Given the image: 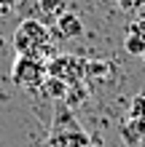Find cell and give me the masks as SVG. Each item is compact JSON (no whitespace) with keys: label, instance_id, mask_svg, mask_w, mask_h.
Instances as JSON below:
<instances>
[{"label":"cell","instance_id":"1","mask_svg":"<svg viewBox=\"0 0 145 147\" xmlns=\"http://www.w3.org/2000/svg\"><path fill=\"white\" fill-rule=\"evenodd\" d=\"M14 51L16 56H32L48 64V59H54V35L51 27L40 19H22L14 30Z\"/></svg>","mask_w":145,"mask_h":147},{"label":"cell","instance_id":"2","mask_svg":"<svg viewBox=\"0 0 145 147\" xmlns=\"http://www.w3.org/2000/svg\"><path fill=\"white\" fill-rule=\"evenodd\" d=\"M48 147H91L89 134L81 128V123L75 120L73 107H67L65 102L57 105L51 131H48Z\"/></svg>","mask_w":145,"mask_h":147},{"label":"cell","instance_id":"3","mask_svg":"<svg viewBox=\"0 0 145 147\" xmlns=\"http://www.w3.org/2000/svg\"><path fill=\"white\" fill-rule=\"evenodd\" d=\"M46 62L40 59H32V56H16L14 64H11V80L16 88L27 91V94H38L46 83Z\"/></svg>","mask_w":145,"mask_h":147},{"label":"cell","instance_id":"4","mask_svg":"<svg viewBox=\"0 0 145 147\" xmlns=\"http://www.w3.org/2000/svg\"><path fill=\"white\" fill-rule=\"evenodd\" d=\"M46 72H48V78H57L67 86L83 83L86 80V59H81L75 54H57L54 59H48Z\"/></svg>","mask_w":145,"mask_h":147},{"label":"cell","instance_id":"5","mask_svg":"<svg viewBox=\"0 0 145 147\" xmlns=\"http://www.w3.org/2000/svg\"><path fill=\"white\" fill-rule=\"evenodd\" d=\"M83 32V19L75 11H62L51 24V35L59 40H75Z\"/></svg>","mask_w":145,"mask_h":147},{"label":"cell","instance_id":"6","mask_svg":"<svg viewBox=\"0 0 145 147\" xmlns=\"http://www.w3.org/2000/svg\"><path fill=\"white\" fill-rule=\"evenodd\" d=\"M124 48L132 56H142V51H145V19L129 22L126 35H124Z\"/></svg>","mask_w":145,"mask_h":147},{"label":"cell","instance_id":"7","mask_svg":"<svg viewBox=\"0 0 145 147\" xmlns=\"http://www.w3.org/2000/svg\"><path fill=\"white\" fill-rule=\"evenodd\" d=\"M121 139L129 147H137L145 139V120L142 118H126L121 126Z\"/></svg>","mask_w":145,"mask_h":147},{"label":"cell","instance_id":"8","mask_svg":"<svg viewBox=\"0 0 145 147\" xmlns=\"http://www.w3.org/2000/svg\"><path fill=\"white\" fill-rule=\"evenodd\" d=\"M67 88H70L67 83L57 80V78H46V83H43V88H40V94H43V96H48V99H54V102H65Z\"/></svg>","mask_w":145,"mask_h":147},{"label":"cell","instance_id":"9","mask_svg":"<svg viewBox=\"0 0 145 147\" xmlns=\"http://www.w3.org/2000/svg\"><path fill=\"white\" fill-rule=\"evenodd\" d=\"M110 62H102V59H89L86 62V78H94V80H102V78L108 75V70H110Z\"/></svg>","mask_w":145,"mask_h":147},{"label":"cell","instance_id":"10","mask_svg":"<svg viewBox=\"0 0 145 147\" xmlns=\"http://www.w3.org/2000/svg\"><path fill=\"white\" fill-rule=\"evenodd\" d=\"M89 96V91H86V86L83 83H75V86H70V88H67V96H65V105L67 107H75L78 105V102H83Z\"/></svg>","mask_w":145,"mask_h":147},{"label":"cell","instance_id":"11","mask_svg":"<svg viewBox=\"0 0 145 147\" xmlns=\"http://www.w3.org/2000/svg\"><path fill=\"white\" fill-rule=\"evenodd\" d=\"M129 118H142L145 120V94H137L129 105Z\"/></svg>","mask_w":145,"mask_h":147},{"label":"cell","instance_id":"12","mask_svg":"<svg viewBox=\"0 0 145 147\" xmlns=\"http://www.w3.org/2000/svg\"><path fill=\"white\" fill-rule=\"evenodd\" d=\"M16 8V0H0V19H5V16H11Z\"/></svg>","mask_w":145,"mask_h":147},{"label":"cell","instance_id":"13","mask_svg":"<svg viewBox=\"0 0 145 147\" xmlns=\"http://www.w3.org/2000/svg\"><path fill=\"white\" fill-rule=\"evenodd\" d=\"M118 8H124V11H134V8H140L145 5V0H116Z\"/></svg>","mask_w":145,"mask_h":147},{"label":"cell","instance_id":"14","mask_svg":"<svg viewBox=\"0 0 145 147\" xmlns=\"http://www.w3.org/2000/svg\"><path fill=\"white\" fill-rule=\"evenodd\" d=\"M140 59H142V62H145V51H142V56H140Z\"/></svg>","mask_w":145,"mask_h":147},{"label":"cell","instance_id":"15","mask_svg":"<svg viewBox=\"0 0 145 147\" xmlns=\"http://www.w3.org/2000/svg\"><path fill=\"white\" fill-rule=\"evenodd\" d=\"M0 48H3V38H0Z\"/></svg>","mask_w":145,"mask_h":147},{"label":"cell","instance_id":"16","mask_svg":"<svg viewBox=\"0 0 145 147\" xmlns=\"http://www.w3.org/2000/svg\"><path fill=\"white\" fill-rule=\"evenodd\" d=\"M140 147H145V139H142V144H140Z\"/></svg>","mask_w":145,"mask_h":147},{"label":"cell","instance_id":"17","mask_svg":"<svg viewBox=\"0 0 145 147\" xmlns=\"http://www.w3.org/2000/svg\"><path fill=\"white\" fill-rule=\"evenodd\" d=\"M91 147H99V144H91Z\"/></svg>","mask_w":145,"mask_h":147}]
</instances>
